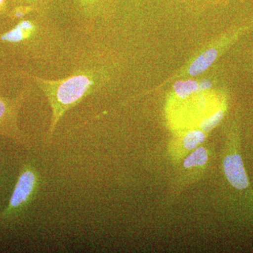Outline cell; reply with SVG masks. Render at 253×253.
<instances>
[{
    "mask_svg": "<svg viewBox=\"0 0 253 253\" xmlns=\"http://www.w3.org/2000/svg\"><path fill=\"white\" fill-rule=\"evenodd\" d=\"M174 90L180 99H186L194 93L199 92V82L194 80L176 82L174 84Z\"/></svg>",
    "mask_w": 253,
    "mask_h": 253,
    "instance_id": "7",
    "label": "cell"
},
{
    "mask_svg": "<svg viewBox=\"0 0 253 253\" xmlns=\"http://www.w3.org/2000/svg\"><path fill=\"white\" fill-rule=\"evenodd\" d=\"M26 14V11L25 10H17L15 11L14 16L16 18H22Z\"/></svg>",
    "mask_w": 253,
    "mask_h": 253,
    "instance_id": "14",
    "label": "cell"
},
{
    "mask_svg": "<svg viewBox=\"0 0 253 253\" xmlns=\"http://www.w3.org/2000/svg\"><path fill=\"white\" fill-rule=\"evenodd\" d=\"M175 1H180L184 4H190L191 6H201L204 5L206 3H209L210 1H218V0H175Z\"/></svg>",
    "mask_w": 253,
    "mask_h": 253,
    "instance_id": "11",
    "label": "cell"
},
{
    "mask_svg": "<svg viewBox=\"0 0 253 253\" xmlns=\"http://www.w3.org/2000/svg\"><path fill=\"white\" fill-rule=\"evenodd\" d=\"M4 0H0V9H1V8L3 7V6H4Z\"/></svg>",
    "mask_w": 253,
    "mask_h": 253,
    "instance_id": "15",
    "label": "cell"
},
{
    "mask_svg": "<svg viewBox=\"0 0 253 253\" xmlns=\"http://www.w3.org/2000/svg\"><path fill=\"white\" fill-rule=\"evenodd\" d=\"M96 1L97 0H80L84 7H90L91 6L95 4Z\"/></svg>",
    "mask_w": 253,
    "mask_h": 253,
    "instance_id": "13",
    "label": "cell"
},
{
    "mask_svg": "<svg viewBox=\"0 0 253 253\" xmlns=\"http://www.w3.org/2000/svg\"><path fill=\"white\" fill-rule=\"evenodd\" d=\"M208 161V154L204 148H199L194 151L189 157L186 158L184 166L186 168L195 166H204Z\"/></svg>",
    "mask_w": 253,
    "mask_h": 253,
    "instance_id": "8",
    "label": "cell"
},
{
    "mask_svg": "<svg viewBox=\"0 0 253 253\" xmlns=\"http://www.w3.org/2000/svg\"><path fill=\"white\" fill-rule=\"evenodd\" d=\"M223 167L226 179L233 187L239 191L249 188V178L241 155L238 153L228 155L224 158Z\"/></svg>",
    "mask_w": 253,
    "mask_h": 253,
    "instance_id": "4",
    "label": "cell"
},
{
    "mask_svg": "<svg viewBox=\"0 0 253 253\" xmlns=\"http://www.w3.org/2000/svg\"><path fill=\"white\" fill-rule=\"evenodd\" d=\"M199 91H206L211 89L212 86V83L209 80H203L199 83Z\"/></svg>",
    "mask_w": 253,
    "mask_h": 253,
    "instance_id": "12",
    "label": "cell"
},
{
    "mask_svg": "<svg viewBox=\"0 0 253 253\" xmlns=\"http://www.w3.org/2000/svg\"><path fill=\"white\" fill-rule=\"evenodd\" d=\"M219 50L216 48H211L200 54L193 61L189 68V73L191 76H199L207 71L217 59Z\"/></svg>",
    "mask_w": 253,
    "mask_h": 253,
    "instance_id": "6",
    "label": "cell"
},
{
    "mask_svg": "<svg viewBox=\"0 0 253 253\" xmlns=\"http://www.w3.org/2000/svg\"><path fill=\"white\" fill-rule=\"evenodd\" d=\"M36 31V26L33 21L23 20L12 29L1 35L0 41L4 42L19 43L31 38Z\"/></svg>",
    "mask_w": 253,
    "mask_h": 253,
    "instance_id": "5",
    "label": "cell"
},
{
    "mask_svg": "<svg viewBox=\"0 0 253 253\" xmlns=\"http://www.w3.org/2000/svg\"><path fill=\"white\" fill-rule=\"evenodd\" d=\"M221 1H226V0H221Z\"/></svg>",
    "mask_w": 253,
    "mask_h": 253,
    "instance_id": "16",
    "label": "cell"
},
{
    "mask_svg": "<svg viewBox=\"0 0 253 253\" xmlns=\"http://www.w3.org/2000/svg\"><path fill=\"white\" fill-rule=\"evenodd\" d=\"M42 178L35 165L25 163L7 206L0 213V224H9L27 211L41 189Z\"/></svg>",
    "mask_w": 253,
    "mask_h": 253,
    "instance_id": "2",
    "label": "cell"
},
{
    "mask_svg": "<svg viewBox=\"0 0 253 253\" xmlns=\"http://www.w3.org/2000/svg\"><path fill=\"white\" fill-rule=\"evenodd\" d=\"M31 78L35 80L45 94L52 111L51 123L44 141L45 145H49L56 126L65 113L93 91L99 78L91 72L76 73L59 81H48L35 76Z\"/></svg>",
    "mask_w": 253,
    "mask_h": 253,
    "instance_id": "1",
    "label": "cell"
},
{
    "mask_svg": "<svg viewBox=\"0 0 253 253\" xmlns=\"http://www.w3.org/2000/svg\"><path fill=\"white\" fill-rule=\"evenodd\" d=\"M224 116V111L223 109L219 110L217 112L206 118L201 123V128L204 131H211L214 126H217L221 122Z\"/></svg>",
    "mask_w": 253,
    "mask_h": 253,
    "instance_id": "10",
    "label": "cell"
},
{
    "mask_svg": "<svg viewBox=\"0 0 253 253\" xmlns=\"http://www.w3.org/2000/svg\"><path fill=\"white\" fill-rule=\"evenodd\" d=\"M25 94L14 99L0 97V136L10 138L18 144L30 147V142L18 126V113Z\"/></svg>",
    "mask_w": 253,
    "mask_h": 253,
    "instance_id": "3",
    "label": "cell"
},
{
    "mask_svg": "<svg viewBox=\"0 0 253 253\" xmlns=\"http://www.w3.org/2000/svg\"><path fill=\"white\" fill-rule=\"evenodd\" d=\"M205 139H206V135L204 131L194 130L188 133L183 143L186 149L191 150L197 148L200 144L204 142Z\"/></svg>",
    "mask_w": 253,
    "mask_h": 253,
    "instance_id": "9",
    "label": "cell"
}]
</instances>
